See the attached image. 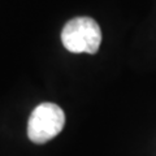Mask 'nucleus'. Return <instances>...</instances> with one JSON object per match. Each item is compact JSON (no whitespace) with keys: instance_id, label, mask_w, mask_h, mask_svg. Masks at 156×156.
I'll return each mask as SVG.
<instances>
[{"instance_id":"1","label":"nucleus","mask_w":156,"mask_h":156,"mask_svg":"<svg viewBox=\"0 0 156 156\" xmlns=\"http://www.w3.org/2000/svg\"><path fill=\"white\" fill-rule=\"evenodd\" d=\"M61 42L72 53L98 52L101 43V30L91 17H76L68 21L61 31Z\"/></svg>"},{"instance_id":"2","label":"nucleus","mask_w":156,"mask_h":156,"mask_svg":"<svg viewBox=\"0 0 156 156\" xmlns=\"http://www.w3.org/2000/svg\"><path fill=\"white\" fill-rule=\"evenodd\" d=\"M65 125V115L55 103H42L34 108L27 122V136L31 142L43 144L53 139Z\"/></svg>"}]
</instances>
